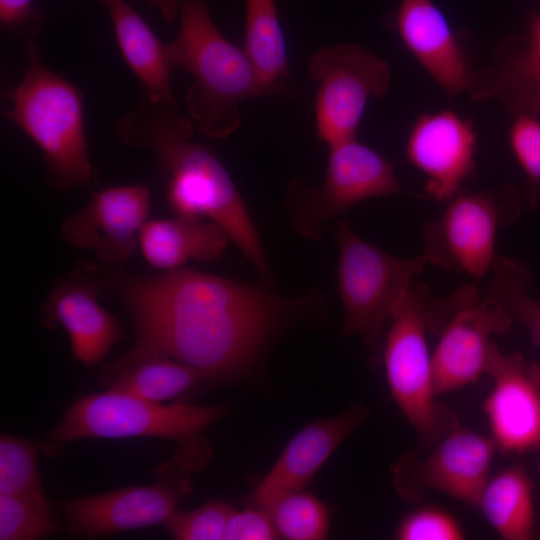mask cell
I'll use <instances>...</instances> for the list:
<instances>
[{
  "instance_id": "cell-13",
  "label": "cell",
  "mask_w": 540,
  "mask_h": 540,
  "mask_svg": "<svg viewBox=\"0 0 540 540\" xmlns=\"http://www.w3.org/2000/svg\"><path fill=\"white\" fill-rule=\"evenodd\" d=\"M487 375L493 386L483 410L496 450L504 455L540 450V368L494 344Z\"/></svg>"
},
{
  "instance_id": "cell-33",
  "label": "cell",
  "mask_w": 540,
  "mask_h": 540,
  "mask_svg": "<svg viewBox=\"0 0 540 540\" xmlns=\"http://www.w3.org/2000/svg\"><path fill=\"white\" fill-rule=\"evenodd\" d=\"M1 26L19 34L24 41L37 39L43 24L41 11L33 0H0Z\"/></svg>"
},
{
  "instance_id": "cell-36",
  "label": "cell",
  "mask_w": 540,
  "mask_h": 540,
  "mask_svg": "<svg viewBox=\"0 0 540 540\" xmlns=\"http://www.w3.org/2000/svg\"><path fill=\"white\" fill-rule=\"evenodd\" d=\"M539 470H540V463H539Z\"/></svg>"
},
{
  "instance_id": "cell-26",
  "label": "cell",
  "mask_w": 540,
  "mask_h": 540,
  "mask_svg": "<svg viewBox=\"0 0 540 540\" xmlns=\"http://www.w3.org/2000/svg\"><path fill=\"white\" fill-rule=\"evenodd\" d=\"M41 444L15 436L0 437V493L23 498L52 515L38 472Z\"/></svg>"
},
{
  "instance_id": "cell-28",
  "label": "cell",
  "mask_w": 540,
  "mask_h": 540,
  "mask_svg": "<svg viewBox=\"0 0 540 540\" xmlns=\"http://www.w3.org/2000/svg\"><path fill=\"white\" fill-rule=\"evenodd\" d=\"M53 516L31 502L0 493V539L36 540L61 531Z\"/></svg>"
},
{
  "instance_id": "cell-23",
  "label": "cell",
  "mask_w": 540,
  "mask_h": 540,
  "mask_svg": "<svg viewBox=\"0 0 540 540\" xmlns=\"http://www.w3.org/2000/svg\"><path fill=\"white\" fill-rule=\"evenodd\" d=\"M477 509L505 540H530L536 534L534 487L520 464L488 479Z\"/></svg>"
},
{
  "instance_id": "cell-31",
  "label": "cell",
  "mask_w": 540,
  "mask_h": 540,
  "mask_svg": "<svg viewBox=\"0 0 540 540\" xmlns=\"http://www.w3.org/2000/svg\"><path fill=\"white\" fill-rule=\"evenodd\" d=\"M509 141L535 200L540 190V122L535 116L519 114L511 126Z\"/></svg>"
},
{
  "instance_id": "cell-11",
  "label": "cell",
  "mask_w": 540,
  "mask_h": 540,
  "mask_svg": "<svg viewBox=\"0 0 540 540\" xmlns=\"http://www.w3.org/2000/svg\"><path fill=\"white\" fill-rule=\"evenodd\" d=\"M513 318L495 299L480 292L476 282L449 297V313L432 352L436 395L477 382L487 374L493 335L509 331Z\"/></svg>"
},
{
  "instance_id": "cell-9",
  "label": "cell",
  "mask_w": 540,
  "mask_h": 540,
  "mask_svg": "<svg viewBox=\"0 0 540 540\" xmlns=\"http://www.w3.org/2000/svg\"><path fill=\"white\" fill-rule=\"evenodd\" d=\"M308 71L319 83L315 101L316 132L332 147L355 139L372 97L384 96L389 88V64L355 44H336L317 50Z\"/></svg>"
},
{
  "instance_id": "cell-25",
  "label": "cell",
  "mask_w": 540,
  "mask_h": 540,
  "mask_svg": "<svg viewBox=\"0 0 540 540\" xmlns=\"http://www.w3.org/2000/svg\"><path fill=\"white\" fill-rule=\"evenodd\" d=\"M243 49L270 83L288 76L284 35L275 0H245Z\"/></svg>"
},
{
  "instance_id": "cell-2",
  "label": "cell",
  "mask_w": 540,
  "mask_h": 540,
  "mask_svg": "<svg viewBox=\"0 0 540 540\" xmlns=\"http://www.w3.org/2000/svg\"><path fill=\"white\" fill-rule=\"evenodd\" d=\"M194 123L170 107L142 100L116 122L125 145L150 151L166 176V199L178 215L217 224L261 276L272 282L270 262L246 203L213 150L193 140Z\"/></svg>"
},
{
  "instance_id": "cell-32",
  "label": "cell",
  "mask_w": 540,
  "mask_h": 540,
  "mask_svg": "<svg viewBox=\"0 0 540 540\" xmlns=\"http://www.w3.org/2000/svg\"><path fill=\"white\" fill-rule=\"evenodd\" d=\"M280 535L269 512L261 507L231 512L225 529L226 540H272Z\"/></svg>"
},
{
  "instance_id": "cell-29",
  "label": "cell",
  "mask_w": 540,
  "mask_h": 540,
  "mask_svg": "<svg viewBox=\"0 0 540 540\" xmlns=\"http://www.w3.org/2000/svg\"><path fill=\"white\" fill-rule=\"evenodd\" d=\"M394 536L398 540H462L465 530L448 509L435 505H418L398 522Z\"/></svg>"
},
{
  "instance_id": "cell-12",
  "label": "cell",
  "mask_w": 540,
  "mask_h": 540,
  "mask_svg": "<svg viewBox=\"0 0 540 540\" xmlns=\"http://www.w3.org/2000/svg\"><path fill=\"white\" fill-rule=\"evenodd\" d=\"M498 191L456 194L443 213L423 228L424 254L445 270L466 274L475 282L495 262L499 226L506 222L507 197Z\"/></svg>"
},
{
  "instance_id": "cell-17",
  "label": "cell",
  "mask_w": 540,
  "mask_h": 540,
  "mask_svg": "<svg viewBox=\"0 0 540 540\" xmlns=\"http://www.w3.org/2000/svg\"><path fill=\"white\" fill-rule=\"evenodd\" d=\"M475 144L472 123L442 110L417 118L407 138L406 155L426 176V191L439 201H448L474 173Z\"/></svg>"
},
{
  "instance_id": "cell-6",
  "label": "cell",
  "mask_w": 540,
  "mask_h": 540,
  "mask_svg": "<svg viewBox=\"0 0 540 540\" xmlns=\"http://www.w3.org/2000/svg\"><path fill=\"white\" fill-rule=\"evenodd\" d=\"M339 246L338 291L343 336H358L374 361L382 350L383 329L406 296L414 278L430 264L425 254L402 259L363 240L346 218L335 229Z\"/></svg>"
},
{
  "instance_id": "cell-24",
  "label": "cell",
  "mask_w": 540,
  "mask_h": 540,
  "mask_svg": "<svg viewBox=\"0 0 540 540\" xmlns=\"http://www.w3.org/2000/svg\"><path fill=\"white\" fill-rule=\"evenodd\" d=\"M487 85L515 112L540 114V14L531 22L526 47L502 63Z\"/></svg>"
},
{
  "instance_id": "cell-35",
  "label": "cell",
  "mask_w": 540,
  "mask_h": 540,
  "mask_svg": "<svg viewBox=\"0 0 540 540\" xmlns=\"http://www.w3.org/2000/svg\"><path fill=\"white\" fill-rule=\"evenodd\" d=\"M535 536H538V538H540V528L536 531Z\"/></svg>"
},
{
  "instance_id": "cell-16",
  "label": "cell",
  "mask_w": 540,
  "mask_h": 540,
  "mask_svg": "<svg viewBox=\"0 0 540 540\" xmlns=\"http://www.w3.org/2000/svg\"><path fill=\"white\" fill-rule=\"evenodd\" d=\"M393 23L408 50L448 95L468 92L478 99L489 97L448 19L432 0H400Z\"/></svg>"
},
{
  "instance_id": "cell-10",
  "label": "cell",
  "mask_w": 540,
  "mask_h": 540,
  "mask_svg": "<svg viewBox=\"0 0 540 540\" xmlns=\"http://www.w3.org/2000/svg\"><path fill=\"white\" fill-rule=\"evenodd\" d=\"M496 451L491 436L458 420L436 442L406 452L391 467L394 487L411 504L434 491L477 508Z\"/></svg>"
},
{
  "instance_id": "cell-14",
  "label": "cell",
  "mask_w": 540,
  "mask_h": 540,
  "mask_svg": "<svg viewBox=\"0 0 540 540\" xmlns=\"http://www.w3.org/2000/svg\"><path fill=\"white\" fill-rule=\"evenodd\" d=\"M188 477L174 471L150 486L127 487L59 503L70 535L104 536L166 522L191 492Z\"/></svg>"
},
{
  "instance_id": "cell-15",
  "label": "cell",
  "mask_w": 540,
  "mask_h": 540,
  "mask_svg": "<svg viewBox=\"0 0 540 540\" xmlns=\"http://www.w3.org/2000/svg\"><path fill=\"white\" fill-rule=\"evenodd\" d=\"M150 208L149 185L109 187L69 216L60 233L69 244L94 250L102 263L122 264L133 254Z\"/></svg>"
},
{
  "instance_id": "cell-4",
  "label": "cell",
  "mask_w": 540,
  "mask_h": 540,
  "mask_svg": "<svg viewBox=\"0 0 540 540\" xmlns=\"http://www.w3.org/2000/svg\"><path fill=\"white\" fill-rule=\"evenodd\" d=\"M25 48L24 77L5 91L12 106L2 116L41 149L46 181L53 188L89 185L94 170L84 131L83 93L41 61L36 39L26 41Z\"/></svg>"
},
{
  "instance_id": "cell-19",
  "label": "cell",
  "mask_w": 540,
  "mask_h": 540,
  "mask_svg": "<svg viewBox=\"0 0 540 540\" xmlns=\"http://www.w3.org/2000/svg\"><path fill=\"white\" fill-rule=\"evenodd\" d=\"M48 322L67 333L74 357L91 366L102 360L121 336L114 316L98 300L92 282L71 278L58 284L43 309Z\"/></svg>"
},
{
  "instance_id": "cell-1",
  "label": "cell",
  "mask_w": 540,
  "mask_h": 540,
  "mask_svg": "<svg viewBox=\"0 0 540 540\" xmlns=\"http://www.w3.org/2000/svg\"><path fill=\"white\" fill-rule=\"evenodd\" d=\"M119 293L131 313L137 345L181 362L204 380L246 371L291 326L318 325L327 312L318 289L286 296L268 282L234 279L177 268L127 279Z\"/></svg>"
},
{
  "instance_id": "cell-21",
  "label": "cell",
  "mask_w": 540,
  "mask_h": 540,
  "mask_svg": "<svg viewBox=\"0 0 540 540\" xmlns=\"http://www.w3.org/2000/svg\"><path fill=\"white\" fill-rule=\"evenodd\" d=\"M109 12L121 54L138 78L146 99L178 107L170 82L171 65L162 44L125 0H100Z\"/></svg>"
},
{
  "instance_id": "cell-3",
  "label": "cell",
  "mask_w": 540,
  "mask_h": 540,
  "mask_svg": "<svg viewBox=\"0 0 540 540\" xmlns=\"http://www.w3.org/2000/svg\"><path fill=\"white\" fill-rule=\"evenodd\" d=\"M178 17L179 30L166 44V53L173 67L194 78L186 107L201 134L223 139L234 133L241 124L239 105L247 98L295 94L280 82L263 79L244 49L217 29L207 0H182Z\"/></svg>"
},
{
  "instance_id": "cell-20",
  "label": "cell",
  "mask_w": 540,
  "mask_h": 540,
  "mask_svg": "<svg viewBox=\"0 0 540 540\" xmlns=\"http://www.w3.org/2000/svg\"><path fill=\"white\" fill-rule=\"evenodd\" d=\"M229 240L210 220L176 214L173 218L147 221L140 231L138 245L150 265L169 271L191 259L217 260Z\"/></svg>"
},
{
  "instance_id": "cell-7",
  "label": "cell",
  "mask_w": 540,
  "mask_h": 540,
  "mask_svg": "<svg viewBox=\"0 0 540 540\" xmlns=\"http://www.w3.org/2000/svg\"><path fill=\"white\" fill-rule=\"evenodd\" d=\"M329 149L323 182L312 187L296 178L288 185L284 198L291 227L311 241L319 240L331 220L356 204L403 192L393 165L356 138Z\"/></svg>"
},
{
  "instance_id": "cell-18",
  "label": "cell",
  "mask_w": 540,
  "mask_h": 540,
  "mask_svg": "<svg viewBox=\"0 0 540 540\" xmlns=\"http://www.w3.org/2000/svg\"><path fill=\"white\" fill-rule=\"evenodd\" d=\"M368 416L367 407L356 403L338 416L322 418L302 428L254 490L255 505L263 508L283 494L304 490L333 452Z\"/></svg>"
},
{
  "instance_id": "cell-27",
  "label": "cell",
  "mask_w": 540,
  "mask_h": 540,
  "mask_svg": "<svg viewBox=\"0 0 540 540\" xmlns=\"http://www.w3.org/2000/svg\"><path fill=\"white\" fill-rule=\"evenodd\" d=\"M263 508L271 515L279 535L286 539L320 540L328 534L331 509L311 493H286Z\"/></svg>"
},
{
  "instance_id": "cell-8",
  "label": "cell",
  "mask_w": 540,
  "mask_h": 540,
  "mask_svg": "<svg viewBox=\"0 0 540 540\" xmlns=\"http://www.w3.org/2000/svg\"><path fill=\"white\" fill-rule=\"evenodd\" d=\"M228 413L229 409L222 406L161 405L108 390L76 400L49 433L48 442L139 436L190 440Z\"/></svg>"
},
{
  "instance_id": "cell-22",
  "label": "cell",
  "mask_w": 540,
  "mask_h": 540,
  "mask_svg": "<svg viewBox=\"0 0 540 540\" xmlns=\"http://www.w3.org/2000/svg\"><path fill=\"white\" fill-rule=\"evenodd\" d=\"M109 390L159 403L190 391L199 372L160 353L136 345L105 369Z\"/></svg>"
},
{
  "instance_id": "cell-30",
  "label": "cell",
  "mask_w": 540,
  "mask_h": 540,
  "mask_svg": "<svg viewBox=\"0 0 540 540\" xmlns=\"http://www.w3.org/2000/svg\"><path fill=\"white\" fill-rule=\"evenodd\" d=\"M232 511L223 501H211L189 512L175 510L166 524L175 539L222 540Z\"/></svg>"
},
{
  "instance_id": "cell-5",
  "label": "cell",
  "mask_w": 540,
  "mask_h": 540,
  "mask_svg": "<svg viewBox=\"0 0 540 540\" xmlns=\"http://www.w3.org/2000/svg\"><path fill=\"white\" fill-rule=\"evenodd\" d=\"M448 313V299H437L414 282L390 318L382 350L391 396L415 430L420 447L436 442L458 420L436 401L427 342L428 333L439 334Z\"/></svg>"
},
{
  "instance_id": "cell-34",
  "label": "cell",
  "mask_w": 540,
  "mask_h": 540,
  "mask_svg": "<svg viewBox=\"0 0 540 540\" xmlns=\"http://www.w3.org/2000/svg\"><path fill=\"white\" fill-rule=\"evenodd\" d=\"M146 2L158 9L165 22L174 23L178 18L180 0H146Z\"/></svg>"
}]
</instances>
